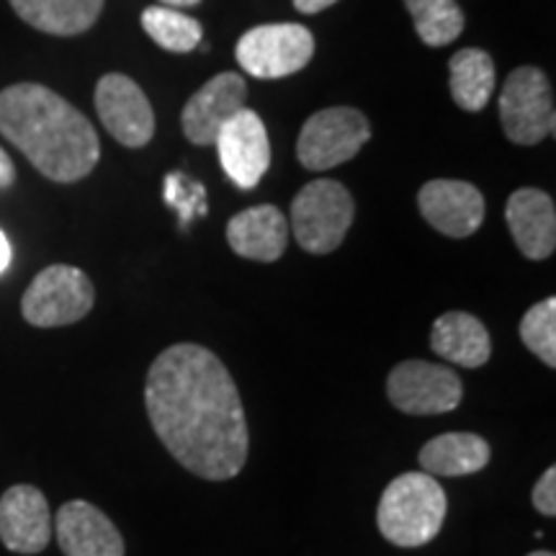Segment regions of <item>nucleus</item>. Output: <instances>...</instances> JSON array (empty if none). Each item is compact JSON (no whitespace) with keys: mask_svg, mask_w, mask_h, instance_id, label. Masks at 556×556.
I'll use <instances>...</instances> for the list:
<instances>
[{"mask_svg":"<svg viewBox=\"0 0 556 556\" xmlns=\"http://www.w3.org/2000/svg\"><path fill=\"white\" fill-rule=\"evenodd\" d=\"M58 544L65 556H124V539L109 516L86 500H73L60 507Z\"/></svg>","mask_w":556,"mask_h":556,"instance_id":"2eb2a0df","label":"nucleus"},{"mask_svg":"<svg viewBox=\"0 0 556 556\" xmlns=\"http://www.w3.org/2000/svg\"><path fill=\"white\" fill-rule=\"evenodd\" d=\"M96 289L80 268L54 263L39 270L21 299V315L34 328H65L93 309Z\"/></svg>","mask_w":556,"mask_h":556,"instance_id":"423d86ee","label":"nucleus"},{"mask_svg":"<svg viewBox=\"0 0 556 556\" xmlns=\"http://www.w3.org/2000/svg\"><path fill=\"white\" fill-rule=\"evenodd\" d=\"M338 0H294V9L304 16H315L319 11H328L330 5H336Z\"/></svg>","mask_w":556,"mask_h":556,"instance_id":"a878e982","label":"nucleus"},{"mask_svg":"<svg viewBox=\"0 0 556 556\" xmlns=\"http://www.w3.org/2000/svg\"><path fill=\"white\" fill-rule=\"evenodd\" d=\"M417 208L422 219L441 235L464 240L475 235L484 222V197L467 180L435 178L417 193Z\"/></svg>","mask_w":556,"mask_h":556,"instance_id":"ddd939ff","label":"nucleus"},{"mask_svg":"<svg viewBox=\"0 0 556 556\" xmlns=\"http://www.w3.org/2000/svg\"><path fill=\"white\" fill-rule=\"evenodd\" d=\"M0 135L54 184L90 176L101 157L99 135L88 116L41 83L0 90Z\"/></svg>","mask_w":556,"mask_h":556,"instance_id":"f03ea898","label":"nucleus"},{"mask_svg":"<svg viewBox=\"0 0 556 556\" xmlns=\"http://www.w3.org/2000/svg\"><path fill=\"white\" fill-rule=\"evenodd\" d=\"M500 124L510 142L533 148L554 137L556 111L554 90L544 70L523 65L507 75L503 93H500Z\"/></svg>","mask_w":556,"mask_h":556,"instance_id":"39448f33","label":"nucleus"},{"mask_svg":"<svg viewBox=\"0 0 556 556\" xmlns=\"http://www.w3.org/2000/svg\"><path fill=\"white\" fill-rule=\"evenodd\" d=\"M490 443L477 433H443L420 448V467L430 477H469L490 464Z\"/></svg>","mask_w":556,"mask_h":556,"instance_id":"aec40b11","label":"nucleus"},{"mask_svg":"<svg viewBox=\"0 0 556 556\" xmlns=\"http://www.w3.org/2000/svg\"><path fill=\"white\" fill-rule=\"evenodd\" d=\"M163 5H168V9H191V5H199L201 0H160Z\"/></svg>","mask_w":556,"mask_h":556,"instance_id":"c85d7f7f","label":"nucleus"},{"mask_svg":"<svg viewBox=\"0 0 556 556\" xmlns=\"http://www.w3.org/2000/svg\"><path fill=\"white\" fill-rule=\"evenodd\" d=\"M520 340L548 368L556 366V299L533 304L520 319Z\"/></svg>","mask_w":556,"mask_h":556,"instance_id":"b1692460","label":"nucleus"},{"mask_svg":"<svg viewBox=\"0 0 556 556\" xmlns=\"http://www.w3.org/2000/svg\"><path fill=\"white\" fill-rule=\"evenodd\" d=\"M356 217V201L340 180L319 178L304 186L291 201V225L299 248L328 255L343 245Z\"/></svg>","mask_w":556,"mask_h":556,"instance_id":"20e7f679","label":"nucleus"},{"mask_svg":"<svg viewBox=\"0 0 556 556\" xmlns=\"http://www.w3.org/2000/svg\"><path fill=\"white\" fill-rule=\"evenodd\" d=\"M505 222L528 261H546L556 250V206L541 189H518L507 199Z\"/></svg>","mask_w":556,"mask_h":556,"instance_id":"dca6fc26","label":"nucleus"},{"mask_svg":"<svg viewBox=\"0 0 556 556\" xmlns=\"http://www.w3.org/2000/svg\"><path fill=\"white\" fill-rule=\"evenodd\" d=\"M448 500L441 482L426 471H405L392 479L379 500L377 526L389 544L426 546L441 533Z\"/></svg>","mask_w":556,"mask_h":556,"instance_id":"7ed1b4c3","label":"nucleus"},{"mask_svg":"<svg viewBox=\"0 0 556 556\" xmlns=\"http://www.w3.org/2000/svg\"><path fill=\"white\" fill-rule=\"evenodd\" d=\"M96 111L116 142L139 150L155 137V111L135 80L122 73L103 75L96 86Z\"/></svg>","mask_w":556,"mask_h":556,"instance_id":"9d476101","label":"nucleus"},{"mask_svg":"<svg viewBox=\"0 0 556 556\" xmlns=\"http://www.w3.org/2000/svg\"><path fill=\"white\" fill-rule=\"evenodd\" d=\"M142 29L148 37L155 41L163 50L186 54L193 52L201 45L204 29L197 18L186 16L178 9H168V5H150L142 11Z\"/></svg>","mask_w":556,"mask_h":556,"instance_id":"5701e85b","label":"nucleus"},{"mask_svg":"<svg viewBox=\"0 0 556 556\" xmlns=\"http://www.w3.org/2000/svg\"><path fill=\"white\" fill-rule=\"evenodd\" d=\"M495 83V62L484 50L467 47L448 60V88L458 109L471 114L482 111L492 99Z\"/></svg>","mask_w":556,"mask_h":556,"instance_id":"412c9836","label":"nucleus"},{"mask_svg":"<svg viewBox=\"0 0 556 556\" xmlns=\"http://www.w3.org/2000/svg\"><path fill=\"white\" fill-rule=\"evenodd\" d=\"M528 556H554L552 552H533V554H528Z\"/></svg>","mask_w":556,"mask_h":556,"instance_id":"c756f323","label":"nucleus"},{"mask_svg":"<svg viewBox=\"0 0 556 556\" xmlns=\"http://www.w3.org/2000/svg\"><path fill=\"white\" fill-rule=\"evenodd\" d=\"M227 242L240 258L274 263L287 253L289 222L274 204L250 206L229 219Z\"/></svg>","mask_w":556,"mask_h":556,"instance_id":"f3484780","label":"nucleus"},{"mask_svg":"<svg viewBox=\"0 0 556 556\" xmlns=\"http://www.w3.org/2000/svg\"><path fill=\"white\" fill-rule=\"evenodd\" d=\"M371 139L366 114L353 106H330L312 114L296 139V157L307 170L323 173L348 163Z\"/></svg>","mask_w":556,"mask_h":556,"instance_id":"0eeeda50","label":"nucleus"},{"mask_svg":"<svg viewBox=\"0 0 556 556\" xmlns=\"http://www.w3.org/2000/svg\"><path fill=\"white\" fill-rule=\"evenodd\" d=\"M235 58L253 78L281 80L309 65L315 37L302 24H263L242 34Z\"/></svg>","mask_w":556,"mask_h":556,"instance_id":"6e6552de","label":"nucleus"},{"mask_svg":"<svg viewBox=\"0 0 556 556\" xmlns=\"http://www.w3.org/2000/svg\"><path fill=\"white\" fill-rule=\"evenodd\" d=\"M52 539V516L37 486L16 484L0 497V541L9 552L39 554Z\"/></svg>","mask_w":556,"mask_h":556,"instance_id":"4468645a","label":"nucleus"},{"mask_svg":"<svg viewBox=\"0 0 556 556\" xmlns=\"http://www.w3.org/2000/svg\"><path fill=\"white\" fill-rule=\"evenodd\" d=\"M11 258H13L11 242H9V238H5L3 229H0V274H5V270H9Z\"/></svg>","mask_w":556,"mask_h":556,"instance_id":"cd10ccee","label":"nucleus"},{"mask_svg":"<svg viewBox=\"0 0 556 556\" xmlns=\"http://www.w3.org/2000/svg\"><path fill=\"white\" fill-rule=\"evenodd\" d=\"M533 507L541 513V516L554 518L556 516V469L548 467L541 479L533 486Z\"/></svg>","mask_w":556,"mask_h":556,"instance_id":"393cba45","label":"nucleus"},{"mask_svg":"<svg viewBox=\"0 0 556 556\" xmlns=\"http://www.w3.org/2000/svg\"><path fill=\"white\" fill-rule=\"evenodd\" d=\"M219 163L238 189H255L270 165L266 124L253 109H240L217 135Z\"/></svg>","mask_w":556,"mask_h":556,"instance_id":"9b49d317","label":"nucleus"},{"mask_svg":"<svg viewBox=\"0 0 556 556\" xmlns=\"http://www.w3.org/2000/svg\"><path fill=\"white\" fill-rule=\"evenodd\" d=\"M389 402L407 415H443L462 405L464 384L456 371L428 361H402L387 379Z\"/></svg>","mask_w":556,"mask_h":556,"instance_id":"1a4fd4ad","label":"nucleus"},{"mask_svg":"<svg viewBox=\"0 0 556 556\" xmlns=\"http://www.w3.org/2000/svg\"><path fill=\"white\" fill-rule=\"evenodd\" d=\"M144 405L160 443L191 475L225 482L245 467L250 433L238 384L208 348H165L148 371Z\"/></svg>","mask_w":556,"mask_h":556,"instance_id":"f257e3e1","label":"nucleus"},{"mask_svg":"<svg viewBox=\"0 0 556 556\" xmlns=\"http://www.w3.org/2000/svg\"><path fill=\"white\" fill-rule=\"evenodd\" d=\"M422 45L446 47L464 34L467 18L456 0H405Z\"/></svg>","mask_w":556,"mask_h":556,"instance_id":"4be33fe9","label":"nucleus"},{"mask_svg":"<svg viewBox=\"0 0 556 556\" xmlns=\"http://www.w3.org/2000/svg\"><path fill=\"white\" fill-rule=\"evenodd\" d=\"M13 180H16V168H13L11 157L5 155V150L0 148V189H9Z\"/></svg>","mask_w":556,"mask_h":556,"instance_id":"bb28decb","label":"nucleus"},{"mask_svg":"<svg viewBox=\"0 0 556 556\" xmlns=\"http://www.w3.org/2000/svg\"><path fill=\"white\" fill-rule=\"evenodd\" d=\"M248 86L238 73H219L208 78L180 111V127L191 144L208 148L217 142L222 127L245 109Z\"/></svg>","mask_w":556,"mask_h":556,"instance_id":"f8f14e48","label":"nucleus"},{"mask_svg":"<svg viewBox=\"0 0 556 556\" xmlns=\"http://www.w3.org/2000/svg\"><path fill=\"white\" fill-rule=\"evenodd\" d=\"M31 29L52 37H78L96 24L106 0H9Z\"/></svg>","mask_w":556,"mask_h":556,"instance_id":"6ab92c4d","label":"nucleus"},{"mask_svg":"<svg viewBox=\"0 0 556 556\" xmlns=\"http://www.w3.org/2000/svg\"><path fill=\"white\" fill-rule=\"evenodd\" d=\"M430 348L435 356L464 368L484 366L492 356L490 332L469 312H446L433 323Z\"/></svg>","mask_w":556,"mask_h":556,"instance_id":"a211bd4d","label":"nucleus"}]
</instances>
